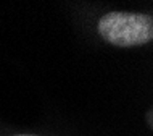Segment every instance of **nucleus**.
Wrapping results in <instances>:
<instances>
[{
    "instance_id": "nucleus-1",
    "label": "nucleus",
    "mask_w": 153,
    "mask_h": 136,
    "mask_svg": "<svg viewBox=\"0 0 153 136\" xmlns=\"http://www.w3.org/2000/svg\"><path fill=\"white\" fill-rule=\"evenodd\" d=\"M98 31L108 42L119 47L142 45L153 38V21L148 15L114 11L100 20Z\"/></svg>"
},
{
    "instance_id": "nucleus-2",
    "label": "nucleus",
    "mask_w": 153,
    "mask_h": 136,
    "mask_svg": "<svg viewBox=\"0 0 153 136\" xmlns=\"http://www.w3.org/2000/svg\"><path fill=\"white\" fill-rule=\"evenodd\" d=\"M19 136H31V134H19Z\"/></svg>"
}]
</instances>
